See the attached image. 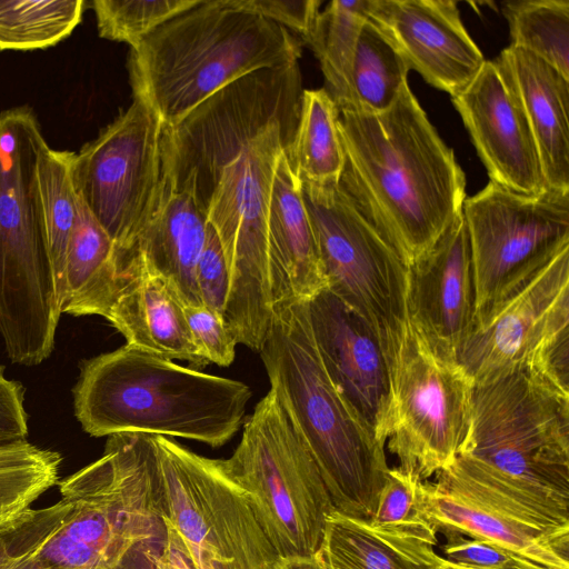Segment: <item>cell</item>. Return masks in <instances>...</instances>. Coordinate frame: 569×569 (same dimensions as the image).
<instances>
[{"label": "cell", "instance_id": "16", "mask_svg": "<svg viewBox=\"0 0 569 569\" xmlns=\"http://www.w3.org/2000/svg\"><path fill=\"white\" fill-rule=\"evenodd\" d=\"M475 316L532 277L569 244V192L521 194L491 181L466 198Z\"/></svg>", "mask_w": 569, "mask_h": 569}, {"label": "cell", "instance_id": "29", "mask_svg": "<svg viewBox=\"0 0 569 569\" xmlns=\"http://www.w3.org/2000/svg\"><path fill=\"white\" fill-rule=\"evenodd\" d=\"M62 457L27 440L0 446V538L27 523L32 505L57 485Z\"/></svg>", "mask_w": 569, "mask_h": 569}, {"label": "cell", "instance_id": "23", "mask_svg": "<svg viewBox=\"0 0 569 569\" xmlns=\"http://www.w3.org/2000/svg\"><path fill=\"white\" fill-rule=\"evenodd\" d=\"M495 62L523 109L547 189L569 192V79L511 46Z\"/></svg>", "mask_w": 569, "mask_h": 569}, {"label": "cell", "instance_id": "47", "mask_svg": "<svg viewBox=\"0 0 569 569\" xmlns=\"http://www.w3.org/2000/svg\"><path fill=\"white\" fill-rule=\"evenodd\" d=\"M469 569H472V568H469Z\"/></svg>", "mask_w": 569, "mask_h": 569}, {"label": "cell", "instance_id": "13", "mask_svg": "<svg viewBox=\"0 0 569 569\" xmlns=\"http://www.w3.org/2000/svg\"><path fill=\"white\" fill-rule=\"evenodd\" d=\"M473 389L457 358L410 320L390 365L385 430L401 470L423 481L455 461L470 431Z\"/></svg>", "mask_w": 569, "mask_h": 569}, {"label": "cell", "instance_id": "1", "mask_svg": "<svg viewBox=\"0 0 569 569\" xmlns=\"http://www.w3.org/2000/svg\"><path fill=\"white\" fill-rule=\"evenodd\" d=\"M340 186L410 267L461 214L466 176L409 83L386 111H339Z\"/></svg>", "mask_w": 569, "mask_h": 569}, {"label": "cell", "instance_id": "43", "mask_svg": "<svg viewBox=\"0 0 569 569\" xmlns=\"http://www.w3.org/2000/svg\"><path fill=\"white\" fill-rule=\"evenodd\" d=\"M273 569H325L317 555L310 557L278 558Z\"/></svg>", "mask_w": 569, "mask_h": 569}, {"label": "cell", "instance_id": "5", "mask_svg": "<svg viewBox=\"0 0 569 569\" xmlns=\"http://www.w3.org/2000/svg\"><path fill=\"white\" fill-rule=\"evenodd\" d=\"M300 56V41L282 26L234 0H201L132 47L128 70L133 99L173 127L227 84Z\"/></svg>", "mask_w": 569, "mask_h": 569}, {"label": "cell", "instance_id": "19", "mask_svg": "<svg viewBox=\"0 0 569 569\" xmlns=\"http://www.w3.org/2000/svg\"><path fill=\"white\" fill-rule=\"evenodd\" d=\"M451 99L491 182L521 194L547 189L523 109L495 60Z\"/></svg>", "mask_w": 569, "mask_h": 569}, {"label": "cell", "instance_id": "38", "mask_svg": "<svg viewBox=\"0 0 569 569\" xmlns=\"http://www.w3.org/2000/svg\"><path fill=\"white\" fill-rule=\"evenodd\" d=\"M196 283L201 305L222 316L230 278L219 237L209 222L196 266Z\"/></svg>", "mask_w": 569, "mask_h": 569}, {"label": "cell", "instance_id": "31", "mask_svg": "<svg viewBox=\"0 0 569 569\" xmlns=\"http://www.w3.org/2000/svg\"><path fill=\"white\" fill-rule=\"evenodd\" d=\"M409 71L400 54L367 19L358 37L349 77L348 103L342 110L386 111L408 83Z\"/></svg>", "mask_w": 569, "mask_h": 569}, {"label": "cell", "instance_id": "46", "mask_svg": "<svg viewBox=\"0 0 569 569\" xmlns=\"http://www.w3.org/2000/svg\"><path fill=\"white\" fill-rule=\"evenodd\" d=\"M438 569H469V568L457 565L447 559H443L442 563L438 567Z\"/></svg>", "mask_w": 569, "mask_h": 569}, {"label": "cell", "instance_id": "22", "mask_svg": "<svg viewBox=\"0 0 569 569\" xmlns=\"http://www.w3.org/2000/svg\"><path fill=\"white\" fill-rule=\"evenodd\" d=\"M272 307L327 289L315 234L287 151L277 162L268 211Z\"/></svg>", "mask_w": 569, "mask_h": 569}, {"label": "cell", "instance_id": "10", "mask_svg": "<svg viewBox=\"0 0 569 569\" xmlns=\"http://www.w3.org/2000/svg\"><path fill=\"white\" fill-rule=\"evenodd\" d=\"M152 440L168 536L193 569H273L279 557L223 459Z\"/></svg>", "mask_w": 569, "mask_h": 569}, {"label": "cell", "instance_id": "3", "mask_svg": "<svg viewBox=\"0 0 569 569\" xmlns=\"http://www.w3.org/2000/svg\"><path fill=\"white\" fill-rule=\"evenodd\" d=\"M272 310L259 351L270 389L312 455L335 509L368 521L389 469L385 445L328 372L312 333L308 301Z\"/></svg>", "mask_w": 569, "mask_h": 569}, {"label": "cell", "instance_id": "40", "mask_svg": "<svg viewBox=\"0 0 569 569\" xmlns=\"http://www.w3.org/2000/svg\"><path fill=\"white\" fill-rule=\"evenodd\" d=\"M249 11L290 29L307 44L318 23L321 1L319 0H234Z\"/></svg>", "mask_w": 569, "mask_h": 569}, {"label": "cell", "instance_id": "36", "mask_svg": "<svg viewBox=\"0 0 569 569\" xmlns=\"http://www.w3.org/2000/svg\"><path fill=\"white\" fill-rule=\"evenodd\" d=\"M422 482L399 467L389 468L376 511L368 522L375 528L402 530L431 527L421 512Z\"/></svg>", "mask_w": 569, "mask_h": 569}, {"label": "cell", "instance_id": "24", "mask_svg": "<svg viewBox=\"0 0 569 569\" xmlns=\"http://www.w3.org/2000/svg\"><path fill=\"white\" fill-rule=\"evenodd\" d=\"M119 293L106 318L127 345L184 360L196 368L208 363L189 331L183 303L171 284L134 256L122 276Z\"/></svg>", "mask_w": 569, "mask_h": 569}, {"label": "cell", "instance_id": "21", "mask_svg": "<svg viewBox=\"0 0 569 569\" xmlns=\"http://www.w3.org/2000/svg\"><path fill=\"white\" fill-rule=\"evenodd\" d=\"M475 280L462 212L409 267L410 320L439 349L457 358L475 319Z\"/></svg>", "mask_w": 569, "mask_h": 569}, {"label": "cell", "instance_id": "42", "mask_svg": "<svg viewBox=\"0 0 569 569\" xmlns=\"http://www.w3.org/2000/svg\"><path fill=\"white\" fill-rule=\"evenodd\" d=\"M157 569H193V567L173 540L167 536V543L157 561Z\"/></svg>", "mask_w": 569, "mask_h": 569}, {"label": "cell", "instance_id": "44", "mask_svg": "<svg viewBox=\"0 0 569 569\" xmlns=\"http://www.w3.org/2000/svg\"><path fill=\"white\" fill-rule=\"evenodd\" d=\"M23 553L11 551L6 538H0V569H14L22 560Z\"/></svg>", "mask_w": 569, "mask_h": 569}, {"label": "cell", "instance_id": "2", "mask_svg": "<svg viewBox=\"0 0 569 569\" xmlns=\"http://www.w3.org/2000/svg\"><path fill=\"white\" fill-rule=\"evenodd\" d=\"M61 500L7 536L43 567L157 569L167 543L152 437H108L103 455L59 483Z\"/></svg>", "mask_w": 569, "mask_h": 569}, {"label": "cell", "instance_id": "39", "mask_svg": "<svg viewBox=\"0 0 569 569\" xmlns=\"http://www.w3.org/2000/svg\"><path fill=\"white\" fill-rule=\"evenodd\" d=\"M443 552L447 560L472 569H547L491 543L448 533Z\"/></svg>", "mask_w": 569, "mask_h": 569}, {"label": "cell", "instance_id": "32", "mask_svg": "<svg viewBox=\"0 0 569 569\" xmlns=\"http://www.w3.org/2000/svg\"><path fill=\"white\" fill-rule=\"evenodd\" d=\"M370 0H333L320 12L307 43L320 62L327 89L339 111L348 103L349 77Z\"/></svg>", "mask_w": 569, "mask_h": 569}, {"label": "cell", "instance_id": "25", "mask_svg": "<svg viewBox=\"0 0 569 569\" xmlns=\"http://www.w3.org/2000/svg\"><path fill=\"white\" fill-rule=\"evenodd\" d=\"M208 220L192 196L161 180L154 210L140 233L134 256L162 276L183 305H201L196 266L207 236Z\"/></svg>", "mask_w": 569, "mask_h": 569}, {"label": "cell", "instance_id": "45", "mask_svg": "<svg viewBox=\"0 0 569 569\" xmlns=\"http://www.w3.org/2000/svg\"><path fill=\"white\" fill-rule=\"evenodd\" d=\"M23 553L22 560L16 566L14 569H62V568H52V567H43L36 563L27 553Z\"/></svg>", "mask_w": 569, "mask_h": 569}, {"label": "cell", "instance_id": "7", "mask_svg": "<svg viewBox=\"0 0 569 569\" xmlns=\"http://www.w3.org/2000/svg\"><path fill=\"white\" fill-rule=\"evenodd\" d=\"M461 453L526 496L569 510V397L531 371L475 386Z\"/></svg>", "mask_w": 569, "mask_h": 569}, {"label": "cell", "instance_id": "14", "mask_svg": "<svg viewBox=\"0 0 569 569\" xmlns=\"http://www.w3.org/2000/svg\"><path fill=\"white\" fill-rule=\"evenodd\" d=\"M421 512L436 533L497 546L547 569H569V512L503 485L460 453L422 482Z\"/></svg>", "mask_w": 569, "mask_h": 569}, {"label": "cell", "instance_id": "28", "mask_svg": "<svg viewBox=\"0 0 569 569\" xmlns=\"http://www.w3.org/2000/svg\"><path fill=\"white\" fill-rule=\"evenodd\" d=\"M339 109L326 89L303 90L298 127L287 154L300 182L339 183L345 154Z\"/></svg>", "mask_w": 569, "mask_h": 569}, {"label": "cell", "instance_id": "35", "mask_svg": "<svg viewBox=\"0 0 569 569\" xmlns=\"http://www.w3.org/2000/svg\"><path fill=\"white\" fill-rule=\"evenodd\" d=\"M201 0H94L100 38L137 46L146 36Z\"/></svg>", "mask_w": 569, "mask_h": 569}, {"label": "cell", "instance_id": "37", "mask_svg": "<svg viewBox=\"0 0 569 569\" xmlns=\"http://www.w3.org/2000/svg\"><path fill=\"white\" fill-rule=\"evenodd\" d=\"M192 340L208 365L230 366L238 345L221 315L199 305H183Z\"/></svg>", "mask_w": 569, "mask_h": 569}, {"label": "cell", "instance_id": "20", "mask_svg": "<svg viewBox=\"0 0 569 569\" xmlns=\"http://www.w3.org/2000/svg\"><path fill=\"white\" fill-rule=\"evenodd\" d=\"M312 333L332 380L386 445L390 368L368 322L325 289L308 301Z\"/></svg>", "mask_w": 569, "mask_h": 569}, {"label": "cell", "instance_id": "27", "mask_svg": "<svg viewBox=\"0 0 569 569\" xmlns=\"http://www.w3.org/2000/svg\"><path fill=\"white\" fill-rule=\"evenodd\" d=\"M120 286L116 246L79 197L67 252L66 286L60 311L106 319Z\"/></svg>", "mask_w": 569, "mask_h": 569}, {"label": "cell", "instance_id": "33", "mask_svg": "<svg viewBox=\"0 0 569 569\" xmlns=\"http://www.w3.org/2000/svg\"><path fill=\"white\" fill-rule=\"evenodd\" d=\"M83 0H0V50L56 46L82 20Z\"/></svg>", "mask_w": 569, "mask_h": 569}, {"label": "cell", "instance_id": "34", "mask_svg": "<svg viewBox=\"0 0 569 569\" xmlns=\"http://www.w3.org/2000/svg\"><path fill=\"white\" fill-rule=\"evenodd\" d=\"M511 47L526 50L569 79V0L506 1Z\"/></svg>", "mask_w": 569, "mask_h": 569}, {"label": "cell", "instance_id": "12", "mask_svg": "<svg viewBox=\"0 0 569 569\" xmlns=\"http://www.w3.org/2000/svg\"><path fill=\"white\" fill-rule=\"evenodd\" d=\"M300 186L327 290L368 322L390 368L410 321L409 267L340 183Z\"/></svg>", "mask_w": 569, "mask_h": 569}, {"label": "cell", "instance_id": "26", "mask_svg": "<svg viewBox=\"0 0 569 569\" xmlns=\"http://www.w3.org/2000/svg\"><path fill=\"white\" fill-rule=\"evenodd\" d=\"M432 527L402 530L375 528L333 510L316 552L325 569H438Z\"/></svg>", "mask_w": 569, "mask_h": 569}, {"label": "cell", "instance_id": "4", "mask_svg": "<svg viewBox=\"0 0 569 569\" xmlns=\"http://www.w3.org/2000/svg\"><path fill=\"white\" fill-rule=\"evenodd\" d=\"M72 395L76 418L92 437L142 433L218 448L239 431L252 391L126 343L83 361Z\"/></svg>", "mask_w": 569, "mask_h": 569}, {"label": "cell", "instance_id": "15", "mask_svg": "<svg viewBox=\"0 0 569 569\" xmlns=\"http://www.w3.org/2000/svg\"><path fill=\"white\" fill-rule=\"evenodd\" d=\"M162 123L133 99L72 160L77 194L116 246L119 268L133 258L161 188Z\"/></svg>", "mask_w": 569, "mask_h": 569}, {"label": "cell", "instance_id": "11", "mask_svg": "<svg viewBox=\"0 0 569 569\" xmlns=\"http://www.w3.org/2000/svg\"><path fill=\"white\" fill-rule=\"evenodd\" d=\"M299 63L250 72L209 97L179 123L163 127L161 180L206 213L221 169L274 120L298 123Z\"/></svg>", "mask_w": 569, "mask_h": 569}, {"label": "cell", "instance_id": "17", "mask_svg": "<svg viewBox=\"0 0 569 569\" xmlns=\"http://www.w3.org/2000/svg\"><path fill=\"white\" fill-rule=\"evenodd\" d=\"M569 332V244L532 277L475 316L457 360L480 385L529 368Z\"/></svg>", "mask_w": 569, "mask_h": 569}, {"label": "cell", "instance_id": "6", "mask_svg": "<svg viewBox=\"0 0 569 569\" xmlns=\"http://www.w3.org/2000/svg\"><path fill=\"white\" fill-rule=\"evenodd\" d=\"M44 140L29 106L0 113V336L22 366L51 355L61 316L37 187Z\"/></svg>", "mask_w": 569, "mask_h": 569}, {"label": "cell", "instance_id": "8", "mask_svg": "<svg viewBox=\"0 0 569 569\" xmlns=\"http://www.w3.org/2000/svg\"><path fill=\"white\" fill-rule=\"evenodd\" d=\"M298 123L274 120L221 169L206 208L229 270L222 318L238 345L259 352L272 319L268 211L277 162Z\"/></svg>", "mask_w": 569, "mask_h": 569}, {"label": "cell", "instance_id": "18", "mask_svg": "<svg viewBox=\"0 0 569 569\" xmlns=\"http://www.w3.org/2000/svg\"><path fill=\"white\" fill-rule=\"evenodd\" d=\"M368 20L409 70L451 98L475 79L486 62L461 21L456 1L370 0Z\"/></svg>", "mask_w": 569, "mask_h": 569}, {"label": "cell", "instance_id": "30", "mask_svg": "<svg viewBox=\"0 0 569 569\" xmlns=\"http://www.w3.org/2000/svg\"><path fill=\"white\" fill-rule=\"evenodd\" d=\"M74 152L51 149L44 140L37 157L39 207L48 237L59 305L64 295L66 261L78 212L79 197L72 182Z\"/></svg>", "mask_w": 569, "mask_h": 569}, {"label": "cell", "instance_id": "41", "mask_svg": "<svg viewBox=\"0 0 569 569\" xmlns=\"http://www.w3.org/2000/svg\"><path fill=\"white\" fill-rule=\"evenodd\" d=\"M28 430L24 388L8 379L0 366V446L27 440Z\"/></svg>", "mask_w": 569, "mask_h": 569}, {"label": "cell", "instance_id": "9", "mask_svg": "<svg viewBox=\"0 0 569 569\" xmlns=\"http://www.w3.org/2000/svg\"><path fill=\"white\" fill-rule=\"evenodd\" d=\"M223 461L279 558L319 550L327 518L336 509L312 455L271 389Z\"/></svg>", "mask_w": 569, "mask_h": 569}]
</instances>
